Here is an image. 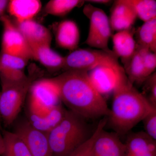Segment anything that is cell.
<instances>
[{
    "label": "cell",
    "instance_id": "6da1fadb",
    "mask_svg": "<svg viewBox=\"0 0 156 156\" xmlns=\"http://www.w3.org/2000/svg\"><path fill=\"white\" fill-rule=\"evenodd\" d=\"M48 80L69 110L86 120L108 116L110 110L106 101L93 86L87 72L66 70Z\"/></svg>",
    "mask_w": 156,
    "mask_h": 156
},
{
    "label": "cell",
    "instance_id": "7a4b0ae2",
    "mask_svg": "<svg viewBox=\"0 0 156 156\" xmlns=\"http://www.w3.org/2000/svg\"><path fill=\"white\" fill-rule=\"evenodd\" d=\"M112 102L107 122L119 135L127 134L156 108L131 83L121 66L115 70Z\"/></svg>",
    "mask_w": 156,
    "mask_h": 156
},
{
    "label": "cell",
    "instance_id": "3957f363",
    "mask_svg": "<svg viewBox=\"0 0 156 156\" xmlns=\"http://www.w3.org/2000/svg\"><path fill=\"white\" fill-rule=\"evenodd\" d=\"M93 132L86 119L67 110L62 121L48 134L51 156H67Z\"/></svg>",
    "mask_w": 156,
    "mask_h": 156
},
{
    "label": "cell",
    "instance_id": "277c9868",
    "mask_svg": "<svg viewBox=\"0 0 156 156\" xmlns=\"http://www.w3.org/2000/svg\"><path fill=\"white\" fill-rule=\"evenodd\" d=\"M41 71L32 66L27 77L20 81L1 79L0 116L6 126H11L17 119L31 86L41 75Z\"/></svg>",
    "mask_w": 156,
    "mask_h": 156
},
{
    "label": "cell",
    "instance_id": "5b68a950",
    "mask_svg": "<svg viewBox=\"0 0 156 156\" xmlns=\"http://www.w3.org/2000/svg\"><path fill=\"white\" fill-rule=\"evenodd\" d=\"M65 57L64 69L88 72L99 66L115 69L121 66L112 50L76 49Z\"/></svg>",
    "mask_w": 156,
    "mask_h": 156
},
{
    "label": "cell",
    "instance_id": "8992f818",
    "mask_svg": "<svg viewBox=\"0 0 156 156\" xmlns=\"http://www.w3.org/2000/svg\"><path fill=\"white\" fill-rule=\"evenodd\" d=\"M83 12L89 20V32L84 43L98 50H111L108 42L112 36V29L105 11L89 3L84 6Z\"/></svg>",
    "mask_w": 156,
    "mask_h": 156
},
{
    "label": "cell",
    "instance_id": "52a82bcc",
    "mask_svg": "<svg viewBox=\"0 0 156 156\" xmlns=\"http://www.w3.org/2000/svg\"><path fill=\"white\" fill-rule=\"evenodd\" d=\"M28 95L29 112L44 115L51 108L61 104L57 91L48 79L34 81Z\"/></svg>",
    "mask_w": 156,
    "mask_h": 156
},
{
    "label": "cell",
    "instance_id": "ba28073f",
    "mask_svg": "<svg viewBox=\"0 0 156 156\" xmlns=\"http://www.w3.org/2000/svg\"><path fill=\"white\" fill-rule=\"evenodd\" d=\"M0 20L3 27L1 52L29 60L32 59L30 47L14 22L6 15L0 17Z\"/></svg>",
    "mask_w": 156,
    "mask_h": 156
},
{
    "label": "cell",
    "instance_id": "9c48e42d",
    "mask_svg": "<svg viewBox=\"0 0 156 156\" xmlns=\"http://www.w3.org/2000/svg\"><path fill=\"white\" fill-rule=\"evenodd\" d=\"M13 132L22 140L34 156H51L48 134L34 128L28 120L20 121Z\"/></svg>",
    "mask_w": 156,
    "mask_h": 156
},
{
    "label": "cell",
    "instance_id": "30bf717a",
    "mask_svg": "<svg viewBox=\"0 0 156 156\" xmlns=\"http://www.w3.org/2000/svg\"><path fill=\"white\" fill-rule=\"evenodd\" d=\"M137 18L129 0L114 1L109 18L112 30L118 32L131 28Z\"/></svg>",
    "mask_w": 156,
    "mask_h": 156
},
{
    "label": "cell",
    "instance_id": "8fae6325",
    "mask_svg": "<svg viewBox=\"0 0 156 156\" xmlns=\"http://www.w3.org/2000/svg\"><path fill=\"white\" fill-rule=\"evenodd\" d=\"M94 156H126L125 143L119 135L115 132H108L103 129L94 143Z\"/></svg>",
    "mask_w": 156,
    "mask_h": 156
},
{
    "label": "cell",
    "instance_id": "7c38bea8",
    "mask_svg": "<svg viewBox=\"0 0 156 156\" xmlns=\"http://www.w3.org/2000/svg\"><path fill=\"white\" fill-rule=\"evenodd\" d=\"M29 60L12 56L1 52L0 53V79L10 81L24 80L27 75L24 69Z\"/></svg>",
    "mask_w": 156,
    "mask_h": 156
},
{
    "label": "cell",
    "instance_id": "4fadbf2b",
    "mask_svg": "<svg viewBox=\"0 0 156 156\" xmlns=\"http://www.w3.org/2000/svg\"><path fill=\"white\" fill-rule=\"evenodd\" d=\"M14 23L29 45L50 46L52 35L50 30L44 26L32 19Z\"/></svg>",
    "mask_w": 156,
    "mask_h": 156
},
{
    "label": "cell",
    "instance_id": "5bb4252c",
    "mask_svg": "<svg viewBox=\"0 0 156 156\" xmlns=\"http://www.w3.org/2000/svg\"><path fill=\"white\" fill-rule=\"evenodd\" d=\"M77 24L72 20H65L57 24L55 31L56 44L62 48L73 52L77 49L80 41Z\"/></svg>",
    "mask_w": 156,
    "mask_h": 156
},
{
    "label": "cell",
    "instance_id": "9a60e30c",
    "mask_svg": "<svg viewBox=\"0 0 156 156\" xmlns=\"http://www.w3.org/2000/svg\"><path fill=\"white\" fill-rule=\"evenodd\" d=\"M134 27L117 33L112 36V51L118 58L122 59L123 64L134 54L136 49L134 38L135 33Z\"/></svg>",
    "mask_w": 156,
    "mask_h": 156
},
{
    "label": "cell",
    "instance_id": "2e32d148",
    "mask_svg": "<svg viewBox=\"0 0 156 156\" xmlns=\"http://www.w3.org/2000/svg\"><path fill=\"white\" fill-rule=\"evenodd\" d=\"M66 111L67 110L60 104L43 115L28 112L27 120L34 128L48 134L62 121Z\"/></svg>",
    "mask_w": 156,
    "mask_h": 156
},
{
    "label": "cell",
    "instance_id": "e0dca14e",
    "mask_svg": "<svg viewBox=\"0 0 156 156\" xmlns=\"http://www.w3.org/2000/svg\"><path fill=\"white\" fill-rule=\"evenodd\" d=\"M33 59L39 62L48 69L57 71L64 67L65 57L52 50L50 46L31 44Z\"/></svg>",
    "mask_w": 156,
    "mask_h": 156
},
{
    "label": "cell",
    "instance_id": "ac0fdd59",
    "mask_svg": "<svg viewBox=\"0 0 156 156\" xmlns=\"http://www.w3.org/2000/svg\"><path fill=\"white\" fill-rule=\"evenodd\" d=\"M116 69L108 66H99L87 72L93 86L102 96L112 92L115 81Z\"/></svg>",
    "mask_w": 156,
    "mask_h": 156
},
{
    "label": "cell",
    "instance_id": "d6986e66",
    "mask_svg": "<svg viewBox=\"0 0 156 156\" xmlns=\"http://www.w3.org/2000/svg\"><path fill=\"white\" fill-rule=\"evenodd\" d=\"M42 5L38 0H12L9 1V13L17 22L32 20L41 11Z\"/></svg>",
    "mask_w": 156,
    "mask_h": 156
},
{
    "label": "cell",
    "instance_id": "ffe728a7",
    "mask_svg": "<svg viewBox=\"0 0 156 156\" xmlns=\"http://www.w3.org/2000/svg\"><path fill=\"white\" fill-rule=\"evenodd\" d=\"M126 154L138 155L151 152H156V140L144 131L131 133L125 143Z\"/></svg>",
    "mask_w": 156,
    "mask_h": 156
},
{
    "label": "cell",
    "instance_id": "44dd1931",
    "mask_svg": "<svg viewBox=\"0 0 156 156\" xmlns=\"http://www.w3.org/2000/svg\"><path fill=\"white\" fill-rule=\"evenodd\" d=\"M148 49L136 45L135 52L123 64L125 72L131 83L142 84L145 80L144 77V56Z\"/></svg>",
    "mask_w": 156,
    "mask_h": 156
},
{
    "label": "cell",
    "instance_id": "7402d4cb",
    "mask_svg": "<svg viewBox=\"0 0 156 156\" xmlns=\"http://www.w3.org/2000/svg\"><path fill=\"white\" fill-rule=\"evenodd\" d=\"M135 34L137 46L156 53V18L144 22Z\"/></svg>",
    "mask_w": 156,
    "mask_h": 156
},
{
    "label": "cell",
    "instance_id": "603a6c76",
    "mask_svg": "<svg viewBox=\"0 0 156 156\" xmlns=\"http://www.w3.org/2000/svg\"><path fill=\"white\" fill-rule=\"evenodd\" d=\"M5 148L2 156H34L19 136L14 132H3Z\"/></svg>",
    "mask_w": 156,
    "mask_h": 156
},
{
    "label": "cell",
    "instance_id": "cb8c5ba5",
    "mask_svg": "<svg viewBox=\"0 0 156 156\" xmlns=\"http://www.w3.org/2000/svg\"><path fill=\"white\" fill-rule=\"evenodd\" d=\"M85 2L80 0H51L45 6L44 11L50 15L62 17L76 7L82 6Z\"/></svg>",
    "mask_w": 156,
    "mask_h": 156
},
{
    "label": "cell",
    "instance_id": "d4e9b609",
    "mask_svg": "<svg viewBox=\"0 0 156 156\" xmlns=\"http://www.w3.org/2000/svg\"><path fill=\"white\" fill-rule=\"evenodd\" d=\"M107 117H104L101 119L89 139L67 156H94L93 150L94 143L101 131L104 129L107 124Z\"/></svg>",
    "mask_w": 156,
    "mask_h": 156
},
{
    "label": "cell",
    "instance_id": "484cf974",
    "mask_svg": "<svg viewBox=\"0 0 156 156\" xmlns=\"http://www.w3.org/2000/svg\"><path fill=\"white\" fill-rule=\"evenodd\" d=\"M137 17L144 22L156 18V1L154 0H129Z\"/></svg>",
    "mask_w": 156,
    "mask_h": 156
},
{
    "label": "cell",
    "instance_id": "4316f807",
    "mask_svg": "<svg viewBox=\"0 0 156 156\" xmlns=\"http://www.w3.org/2000/svg\"><path fill=\"white\" fill-rule=\"evenodd\" d=\"M143 83L144 86L142 94L153 106L156 107V72L148 77Z\"/></svg>",
    "mask_w": 156,
    "mask_h": 156
},
{
    "label": "cell",
    "instance_id": "83f0119b",
    "mask_svg": "<svg viewBox=\"0 0 156 156\" xmlns=\"http://www.w3.org/2000/svg\"><path fill=\"white\" fill-rule=\"evenodd\" d=\"M141 122L143 124L144 132L156 140V108L150 112Z\"/></svg>",
    "mask_w": 156,
    "mask_h": 156
},
{
    "label": "cell",
    "instance_id": "f1b7e54d",
    "mask_svg": "<svg viewBox=\"0 0 156 156\" xmlns=\"http://www.w3.org/2000/svg\"><path fill=\"white\" fill-rule=\"evenodd\" d=\"M144 77L145 80L154 73L156 68V53L149 50L145 52L144 56Z\"/></svg>",
    "mask_w": 156,
    "mask_h": 156
},
{
    "label": "cell",
    "instance_id": "f546056e",
    "mask_svg": "<svg viewBox=\"0 0 156 156\" xmlns=\"http://www.w3.org/2000/svg\"><path fill=\"white\" fill-rule=\"evenodd\" d=\"M9 1L6 0H0V17L4 15V12L8 8Z\"/></svg>",
    "mask_w": 156,
    "mask_h": 156
},
{
    "label": "cell",
    "instance_id": "4dcf8cb0",
    "mask_svg": "<svg viewBox=\"0 0 156 156\" xmlns=\"http://www.w3.org/2000/svg\"><path fill=\"white\" fill-rule=\"evenodd\" d=\"M85 2H87L89 4L94 3V4L107 5V4H109L110 3L112 2V1H108V0H90V1H85Z\"/></svg>",
    "mask_w": 156,
    "mask_h": 156
},
{
    "label": "cell",
    "instance_id": "1f68e13d",
    "mask_svg": "<svg viewBox=\"0 0 156 156\" xmlns=\"http://www.w3.org/2000/svg\"><path fill=\"white\" fill-rule=\"evenodd\" d=\"M5 146L3 137L0 138V156H2L5 151Z\"/></svg>",
    "mask_w": 156,
    "mask_h": 156
},
{
    "label": "cell",
    "instance_id": "d6a6232c",
    "mask_svg": "<svg viewBox=\"0 0 156 156\" xmlns=\"http://www.w3.org/2000/svg\"><path fill=\"white\" fill-rule=\"evenodd\" d=\"M126 156H156V152L148 153L144 154L138 155H134L126 153Z\"/></svg>",
    "mask_w": 156,
    "mask_h": 156
},
{
    "label": "cell",
    "instance_id": "836d02e7",
    "mask_svg": "<svg viewBox=\"0 0 156 156\" xmlns=\"http://www.w3.org/2000/svg\"><path fill=\"white\" fill-rule=\"evenodd\" d=\"M2 137V134H1V133H0V138Z\"/></svg>",
    "mask_w": 156,
    "mask_h": 156
},
{
    "label": "cell",
    "instance_id": "e575fe53",
    "mask_svg": "<svg viewBox=\"0 0 156 156\" xmlns=\"http://www.w3.org/2000/svg\"><path fill=\"white\" fill-rule=\"evenodd\" d=\"M1 116H0V122H1Z\"/></svg>",
    "mask_w": 156,
    "mask_h": 156
}]
</instances>
